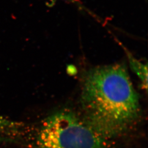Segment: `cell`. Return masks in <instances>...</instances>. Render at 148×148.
I'll return each mask as SVG.
<instances>
[{"mask_svg":"<svg viewBox=\"0 0 148 148\" xmlns=\"http://www.w3.org/2000/svg\"><path fill=\"white\" fill-rule=\"evenodd\" d=\"M83 119L106 139L117 137L135 125L140 116L137 93L122 65L90 69L82 82Z\"/></svg>","mask_w":148,"mask_h":148,"instance_id":"obj_1","label":"cell"},{"mask_svg":"<svg viewBox=\"0 0 148 148\" xmlns=\"http://www.w3.org/2000/svg\"><path fill=\"white\" fill-rule=\"evenodd\" d=\"M34 143L35 148H109L106 139L68 109L56 111L43 120Z\"/></svg>","mask_w":148,"mask_h":148,"instance_id":"obj_2","label":"cell"},{"mask_svg":"<svg viewBox=\"0 0 148 148\" xmlns=\"http://www.w3.org/2000/svg\"><path fill=\"white\" fill-rule=\"evenodd\" d=\"M21 124L0 116V140L9 141L21 133Z\"/></svg>","mask_w":148,"mask_h":148,"instance_id":"obj_3","label":"cell"},{"mask_svg":"<svg viewBox=\"0 0 148 148\" xmlns=\"http://www.w3.org/2000/svg\"><path fill=\"white\" fill-rule=\"evenodd\" d=\"M130 63L135 73L137 74L141 79L144 86L147 87V67L144 68V66L142 64L140 63L134 59H130Z\"/></svg>","mask_w":148,"mask_h":148,"instance_id":"obj_4","label":"cell"}]
</instances>
